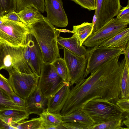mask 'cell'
<instances>
[{
    "label": "cell",
    "mask_w": 129,
    "mask_h": 129,
    "mask_svg": "<svg viewBox=\"0 0 129 129\" xmlns=\"http://www.w3.org/2000/svg\"><path fill=\"white\" fill-rule=\"evenodd\" d=\"M0 87L10 95L15 93L8 79L0 73Z\"/></svg>",
    "instance_id": "32"
},
{
    "label": "cell",
    "mask_w": 129,
    "mask_h": 129,
    "mask_svg": "<svg viewBox=\"0 0 129 129\" xmlns=\"http://www.w3.org/2000/svg\"><path fill=\"white\" fill-rule=\"evenodd\" d=\"M2 16V15L1 14V13H0V18Z\"/></svg>",
    "instance_id": "43"
},
{
    "label": "cell",
    "mask_w": 129,
    "mask_h": 129,
    "mask_svg": "<svg viewBox=\"0 0 129 129\" xmlns=\"http://www.w3.org/2000/svg\"><path fill=\"white\" fill-rule=\"evenodd\" d=\"M96 14L94 13V14L93 15V19H92V24L93 26L95 24L96 22Z\"/></svg>",
    "instance_id": "41"
},
{
    "label": "cell",
    "mask_w": 129,
    "mask_h": 129,
    "mask_svg": "<svg viewBox=\"0 0 129 129\" xmlns=\"http://www.w3.org/2000/svg\"><path fill=\"white\" fill-rule=\"evenodd\" d=\"M60 117L64 122H78L90 126L94 124L91 120L82 111H75L68 115L60 114Z\"/></svg>",
    "instance_id": "20"
},
{
    "label": "cell",
    "mask_w": 129,
    "mask_h": 129,
    "mask_svg": "<svg viewBox=\"0 0 129 129\" xmlns=\"http://www.w3.org/2000/svg\"><path fill=\"white\" fill-rule=\"evenodd\" d=\"M10 109H24L16 104L10 94L0 87V111Z\"/></svg>",
    "instance_id": "26"
},
{
    "label": "cell",
    "mask_w": 129,
    "mask_h": 129,
    "mask_svg": "<svg viewBox=\"0 0 129 129\" xmlns=\"http://www.w3.org/2000/svg\"><path fill=\"white\" fill-rule=\"evenodd\" d=\"M25 47L12 46L1 42L0 71L13 69L23 73H33L24 58Z\"/></svg>",
    "instance_id": "4"
},
{
    "label": "cell",
    "mask_w": 129,
    "mask_h": 129,
    "mask_svg": "<svg viewBox=\"0 0 129 129\" xmlns=\"http://www.w3.org/2000/svg\"><path fill=\"white\" fill-rule=\"evenodd\" d=\"M10 96L12 100L16 104L25 110L26 105V100L19 97L15 93L10 94Z\"/></svg>",
    "instance_id": "35"
},
{
    "label": "cell",
    "mask_w": 129,
    "mask_h": 129,
    "mask_svg": "<svg viewBox=\"0 0 129 129\" xmlns=\"http://www.w3.org/2000/svg\"><path fill=\"white\" fill-rule=\"evenodd\" d=\"M124 124L122 118L105 122L101 123L94 124L91 126L90 129H129L124 128L122 126Z\"/></svg>",
    "instance_id": "28"
},
{
    "label": "cell",
    "mask_w": 129,
    "mask_h": 129,
    "mask_svg": "<svg viewBox=\"0 0 129 129\" xmlns=\"http://www.w3.org/2000/svg\"><path fill=\"white\" fill-rule=\"evenodd\" d=\"M43 119L45 129L47 127L62 124L64 122L60 117V114L50 112L47 108L44 109L39 115Z\"/></svg>",
    "instance_id": "23"
},
{
    "label": "cell",
    "mask_w": 129,
    "mask_h": 129,
    "mask_svg": "<svg viewBox=\"0 0 129 129\" xmlns=\"http://www.w3.org/2000/svg\"><path fill=\"white\" fill-rule=\"evenodd\" d=\"M123 112L129 113V98L119 99L115 103Z\"/></svg>",
    "instance_id": "34"
},
{
    "label": "cell",
    "mask_w": 129,
    "mask_h": 129,
    "mask_svg": "<svg viewBox=\"0 0 129 129\" xmlns=\"http://www.w3.org/2000/svg\"><path fill=\"white\" fill-rule=\"evenodd\" d=\"M41 49L43 62L52 63L60 57L57 38L60 32L44 17L27 26Z\"/></svg>",
    "instance_id": "2"
},
{
    "label": "cell",
    "mask_w": 129,
    "mask_h": 129,
    "mask_svg": "<svg viewBox=\"0 0 129 129\" xmlns=\"http://www.w3.org/2000/svg\"><path fill=\"white\" fill-rule=\"evenodd\" d=\"M47 20L51 24L63 27L67 26L68 19L62 0H44Z\"/></svg>",
    "instance_id": "12"
},
{
    "label": "cell",
    "mask_w": 129,
    "mask_h": 129,
    "mask_svg": "<svg viewBox=\"0 0 129 129\" xmlns=\"http://www.w3.org/2000/svg\"><path fill=\"white\" fill-rule=\"evenodd\" d=\"M26 101L25 110L29 115L35 114L39 116L43 110L46 108L48 99L44 96L38 86Z\"/></svg>",
    "instance_id": "13"
},
{
    "label": "cell",
    "mask_w": 129,
    "mask_h": 129,
    "mask_svg": "<svg viewBox=\"0 0 129 129\" xmlns=\"http://www.w3.org/2000/svg\"><path fill=\"white\" fill-rule=\"evenodd\" d=\"M16 2L17 13L29 7L35 8L42 13L45 11L44 0H16Z\"/></svg>",
    "instance_id": "22"
},
{
    "label": "cell",
    "mask_w": 129,
    "mask_h": 129,
    "mask_svg": "<svg viewBox=\"0 0 129 129\" xmlns=\"http://www.w3.org/2000/svg\"><path fill=\"white\" fill-rule=\"evenodd\" d=\"M119 57L104 62L87 78L75 84L70 89L61 115L82 111L85 105L94 99H102L115 103L120 97V82L125 63L124 58L119 61Z\"/></svg>",
    "instance_id": "1"
},
{
    "label": "cell",
    "mask_w": 129,
    "mask_h": 129,
    "mask_svg": "<svg viewBox=\"0 0 129 129\" xmlns=\"http://www.w3.org/2000/svg\"><path fill=\"white\" fill-rule=\"evenodd\" d=\"M31 52L29 66L33 72L40 76L43 62L42 52L35 38L30 33Z\"/></svg>",
    "instance_id": "16"
},
{
    "label": "cell",
    "mask_w": 129,
    "mask_h": 129,
    "mask_svg": "<svg viewBox=\"0 0 129 129\" xmlns=\"http://www.w3.org/2000/svg\"><path fill=\"white\" fill-rule=\"evenodd\" d=\"M82 111L91 120L94 124L121 118L124 112L115 103L98 99L88 102Z\"/></svg>",
    "instance_id": "3"
},
{
    "label": "cell",
    "mask_w": 129,
    "mask_h": 129,
    "mask_svg": "<svg viewBox=\"0 0 129 129\" xmlns=\"http://www.w3.org/2000/svg\"><path fill=\"white\" fill-rule=\"evenodd\" d=\"M87 50V63L84 78L100 65L111 59L123 54L122 48L102 46L94 47Z\"/></svg>",
    "instance_id": "8"
},
{
    "label": "cell",
    "mask_w": 129,
    "mask_h": 129,
    "mask_svg": "<svg viewBox=\"0 0 129 129\" xmlns=\"http://www.w3.org/2000/svg\"><path fill=\"white\" fill-rule=\"evenodd\" d=\"M129 67L125 62L120 82V97L121 99L129 98Z\"/></svg>",
    "instance_id": "25"
},
{
    "label": "cell",
    "mask_w": 129,
    "mask_h": 129,
    "mask_svg": "<svg viewBox=\"0 0 129 129\" xmlns=\"http://www.w3.org/2000/svg\"><path fill=\"white\" fill-rule=\"evenodd\" d=\"M0 42H1L0 40Z\"/></svg>",
    "instance_id": "44"
},
{
    "label": "cell",
    "mask_w": 129,
    "mask_h": 129,
    "mask_svg": "<svg viewBox=\"0 0 129 129\" xmlns=\"http://www.w3.org/2000/svg\"><path fill=\"white\" fill-rule=\"evenodd\" d=\"M129 28L126 27L100 46L124 50L129 45Z\"/></svg>",
    "instance_id": "18"
},
{
    "label": "cell",
    "mask_w": 129,
    "mask_h": 129,
    "mask_svg": "<svg viewBox=\"0 0 129 129\" xmlns=\"http://www.w3.org/2000/svg\"><path fill=\"white\" fill-rule=\"evenodd\" d=\"M129 113L124 112L122 117V121L124 124L129 128Z\"/></svg>",
    "instance_id": "38"
},
{
    "label": "cell",
    "mask_w": 129,
    "mask_h": 129,
    "mask_svg": "<svg viewBox=\"0 0 129 129\" xmlns=\"http://www.w3.org/2000/svg\"><path fill=\"white\" fill-rule=\"evenodd\" d=\"M17 13L20 21L27 26H29L44 17L39 10L31 7L25 8Z\"/></svg>",
    "instance_id": "19"
},
{
    "label": "cell",
    "mask_w": 129,
    "mask_h": 129,
    "mask_svg": "<svg viewBox=\"0 0 129 129\" xmlns=\"http://www.w3.org/2000/svg\"><path fill=\"white\" fill-rule=\"evenodd\" d=\"M93 26L92 23L87 22H84L80 25L73 26V33L77 36L81 46L92 34Z\"/></svg>",
    "instance_id": "21"
},
{
    "label": "cell",
    "mask_w": 129,
    "mask_h": 129,
    "mask_svg": "<svg viewBox=\"0 0 129 129\" xmlns=\"http://www.w3.org/2000/svg\"><path fill=\"white\" fill-rule=\"evenodd\" d=\"M51 63L55 68L58 74L63 81L70 84L69 71L64 59L60 57L57 58Z\"/></svg>",
    "instance_id": "24"
},
{
    "label": "cell",
    "mask_w": 129,
    "mask_h": 129,
    "mask_svg": "<svg viewBox=\"0 0 129 129\" xmlns=\"http://www.w3.org/2000/svg\"><path fill=\"white\" fill-rule=\"evenodd\" d=\"M0 19L14 21H19L20 20L18 13L14 11L5 14L1 17Z\"/></svg>",
    "instance_id": "36"
},
{
    "label": "cell",
    "mask_w": 129,
    "mask_h": 129,
    "mask_svg": "<svg viewBox=\"0 0 129 129\" xmlns=\"http://www.w3.org/2000/svg\"><path fill=\"white\" fill-rule=\"evenodd\" d=\"M95 2L96 20L92 34L116 16L122 7L120 0H95Z\"/></svg>",
    "instance_id": "10"
},
{
    "label": "cell",
    "mask_w": 129,
    "mask_h": 129,
    "mask_svg": "<svg viewBox=\"0 0 129 129\" xmlns=\"http://www.w3.org/2000/svg\"><path fill=\"white\" fill-rule=\"evenodd\" d=\"M116 18L119 21L128 24L129 23V3L128 1L127 5L123 7L118 12Z\"/></svg>",
    "instance_id": "30"
},
{
    "label": "cell",
    "mask_w": 129,
    "mask_h": 129,
    "mask_svg": "<svg viewBox=\"0 0 129 129\" xmlns=\"http://www.w3.org/2000/svg\"><path fill=\"white\" fill-rule=\"evenodd\" d=\"M129 45L124 49L123 50V54L124 55V59L126 63L129 66Z\"/></svg>",
    "instance_id": "39"
},
{
    "label": "cell",
    "mask_w": 129,
    "mask_h": 129,
    "mask_svg": "<svg viewBox=\"0 0 129 129\" xmlns=\"http://www.w3.org/2000/svg\"><path fill=\"white\" fill-rule=\"evenodd\" d=\"M83 8L89 11L96 9L95 0H71Z\"/></svg>",
    "instance_id": "31"
},
{
    "label": "cell",
    "mask_w": 129,
    "mask_h": 129,
    "mask_svg": "<svg viewBox=\"0 0 129 129\" xmlns=\"http://www.w3.org/2000/svg\"><path fill=\"white\" fill-rule=\"evenodd\" d=\"M58 44L74 54L83 57H86L87 50L83 45L81 46L77 35L73 34L72 37L64 38L59 35L57 38Z\"/></svg>",
    "instance_id": "15"
},
{
    "label": "cell",
    "mask_w": 129,
    "mask_h": 129,
    "mask_svg": "<svg viewBox=\"0 0 129 129\" xmlns=\"http://www.w3.org/2000/svg\"><path fill=\"white\" fill-rule=\"evenodd\" d=\"M8 79L13 91L17 95L26 100L37 88L40 76L33 73L27 74L13 69L8 70Z\"/></svg>",
    "instance_id": "6"
},
{
    "label": "cell",
    "mask_w": 129,
    "mask_h": 129,
    "mask_svg": "<svg viewBox=\"0 0 129 129\" xmlns=\"http://www.w3.org/2000/svg\"><path fill=\"white\" fill-rule=\"evenodd\" d=\"M29 114L25 110L7 109L0 111V115L4 121L16 128L18 123L28 119Z\"/></svg>",
    "instance_id": "17"
},
{
    "label": "cell",
    "mask_w": 129,
    "mask_h": 129,
    "mask_svg": "<svg viewBox=\"0 0 129 129\" xmlns=\"http://www.w3.org/2000/svg\"><path fill=\"white\" fill-rule=\"evenodd\" d=\"M45 129H66L62 124H59L51 126L46 127Z\"/></svg>",
    "instance_id": "40"
},
{
    "label": "cell",
    "mask_w": 129,
    "mask_h": 129,
    "mask_svg": "<svg viewBox=\"0 0 129 129\" xmlns=\"http://www.w3.org/2000/svg\"><path fill=\"white\" fill-rule=\"evenodd\" d=\"M16 0H0V12L2 16L10 12L16 11Z\"/></svg>",
    "instance_id": "29"
},
{
    "label": "cell",
    "mask_w": 129,
    "mask_h": 129,
    "mask_svg": "<svg viewBox=\"0 0 129 129\" xmlns=\"http://www.w3.org/2000/svg\"><path fill=\"white\" fill-rule=\"evenodd\" d=\"M64 57L70 77V86H73L82 79L87 67V57L77 55L63 48Z\"/></svg>",
    "instance_id": "11"
},
{
    "label": "cell",
    "mask_w": 129,
    "mask_h": 129,
    "mask_svg": "<svg viewBox=\"0 0 129 129\" xmlns=\"http://www.w3.org/2000/svg\"><path fill=\"white\" fill-rule=\"evenodd\" d=\"M15 129L5 122L0 115V129Z\"/></svg>",
    "instance_id": "37"
},
{
    "label": "cell",
    "mask_w": 129,
    "mask_h": 129,
    "mask_svg": "<svg viewBox=\"0 0 129 129\" xmlns=\"http://www.w3.org/2000/svg\"><path fill=\"white\" fill-rule=\"evenodd\" d=\"M70 87V84L66 82L54 95L48 99L47 108L49 111L60 113L68 96Z\"/></svg>",
    "instance_id": "14"
},
{
    "label": "cell",
    "mask_w": 129,
    "mask_h": 129,
    "mask_svg": "<svg viewBox=\"0 0 129 129\" xmlns=\"http://www.w3.org/2000/svg\"><path fill=\"white\" fill-rule=\"evenodd\" d=\"M18 129H45L43 120L40 117L24 120L18 124L16 127Z\"/></svg>",
    "instance_id": "27"
},
{
    "label": "cell",
    "mask_w": 129,
    "mask_h": 129,
    "mask_svg": "<svg viewBox=\"0 0 129 129\" xmlns=\"http://www.w3.org/2000/svg\"><path fill=\"white\" fill-rule=\"evenodd\" d=\"M57 29L59 31L60 33L61 32H68V33H73V31H70L67 30H59Z\"/></svg>",
    "instance_id": "42"
},
{
    "label": "cell",
    "mask_w": 129,
    "mask_h": 129,
    "mask_svg": "<svg viewBox=\"0 0 129 129\" xmlns=\"http://www.w3.org/2000/svg\"><path fill=\"white\" fill-rule=\"evenodd\" d=\"M51 63L43 62L38 86L47 99L54 95L66 83Z\"/></svg>",
    "instance_id": "7"
},
{
    "label": "cell",
    "mask_w": 129,
    "mask_h": 129,
    "mask_svg": "<svg viewBox=\"0 0 129 129\" xmlns=\"http://www.w3.org/2000/svg\"><path fill=\"white\" fill-rule=\"evenodd\" d=\"M128 24L112 18L92 34L83 43L88 48L100 46L127 27Z\"/></svg>",
    "instance_id": "9"
},
{
    "label": "cell",
    "mask_w": 129,
    "mask_h": 129,
    "mask_svg": "<svg viewBox=\"0 0 129 129\" xmlns=\"http://www.w3.org/2000/svg\"><path fill=\"white\" fill-rule=\"evenodd\" d=\"M3 20L0 24L1 42L12 46L25 47L30 33L28 27L20 21Z\"/></svg>",
    "instance_id": "5"
},
{
    "label": "cell",
    "mask_w": 129,
    "mask_h": 129,
    "mask_svg": "<svg viewBox=\"0 0 129 129\" xmlns=\"http://www.w3.org/2000/svg\"><path fill=\"white\" fill-rule=\"evenodd\" d=\"M62 125L66 129H90L91 126L74 122H64Z\"/></svg>",
    "instance_id": "33"
},
{
    "label": "cell",
    "mask_w": 129,
    "mask_h": 129,
    "mask_svg": "<svg viewBox=\"0 0 129 129\" xmlns=\"http://www.w3.org/2000/svg\"><path fill=\"white\" fill-rule=\"evenodd\" d=\"M1 42H0V44Z\"/></svg>",
    "instance_id": "45"
}]
</instances>
